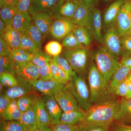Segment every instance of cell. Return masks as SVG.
Here are the masks:
<instances>
[{"mask_svg":"<svg viewBox=\"0 0 131 131\" xmlns=\"http://www.w3.org/2000/svg\"><path fill=\"white\" fill-rule=\"evenodd\" d=\"M131 0H125L117 18L115 27L121 37L126 35L131 26Z\"/></svg>","mask_w":131,"mask_h":131,"instance_id":"8","label":"cell"},{"mask_svg":"<svg viewBox=\"0 0 131 131\" xmlns=\"http://www.w3.org/2000/svg\"><path fill=\"white\" fill-rule=\"evenodd\" d=\"M95 60L96 67L108 86L113 75L119 67L120 61L104 47H100L96 51Z\"/></svg>","mask_w":131,"mask_h":131,"instance_id":"3","label":"cell"},{"mask_svg":"<svg viewBox=\"0 0 131 131\" xmlns=\"http://www.w3.org/2000/svg\"><path fill=\"white\" fill-rule=\"evenodd\" d=\"M18 121L29 130H32L38 126L37 115L34 104L28 110L22 113Z\"/></svg>","mask_w":131,"mask_h":131,"instance_id":"27","label":"cell"},{"mask_svg":"<svg viewBox=\"0 0 131 131\" xmlns=\"http://www.w3.org/2000/svg\"><path fill=\"white\" fill-rule=\"evenodd\" d=\"M79 3V0H62L53 13L54 18L72 19Z\"/></svg>","mask_w":131,"mask_h":131,"instance_id":"18","label":"cell"},{"mask_svg":"<svg viewBox=\"0 0 131 131\" xmlns=\"http://www.w3.org/2000/svg\"><path fill=\"white\" fill-rule=\"evenodd\" d=\"M131 73V68L120 64L119 68L113 75L107 90V96L114 95L117 86L125 80Z\"/></svg>","mask_w":131,"mask_h":131,"instance_id":"15","label":"cell"},{"mask_svg":"<svg viewBox=\"0 0 131 131\" xmlns=\"http://www.w3.org/2000/svg\"><path fill=\"white\" fill-rule=\"evenodd\" d=\"M30 15L28 12L18 11L13 19L12 27L22 33L32 23Z\"/></svg>","mask_w":131,"mask_h":131,"instance_id":"24","label":"cell"},{"mask_svg":"<svg viewBox=\"0 0 131 131\" xmlns=\"http://www.w3.org/2000/svg\"><path fill=\"white\" fill-rule=\"evenodd\" d=\"M51 127H50L37 126L32 131H52Z\"/></svg>","mask_w":131,"mask_h":131,"instance_id":"52","label":"cell"},{"mask_svg":"<svg viewBox=\"0 0 131 131\" xmlns=\"http://www.w3.org/2000/svg\"><path fill=\"white\" fill-rule=\"evenodd\" d=\"M126 98H131V92L127 95Z\"/></svg>","mask_w":131,"mask_h":131,"instance_id":"58","label":"cell"},{"mask_svg":"<svg viewBox=\"0 0 131 131\" xmlns=\"http://www.w3.org/2000/svg\"><path fill=\"white\" fill-rule=\"evenodd\" d=\"M88 81L91 103H98L108 97L107 95V86L96 64L93 63L90 67Z\"/></svg>","mask_w":131,"mask_h":131,"instance_id":"4","label":"cell"},{"mask_svg":"<svg viewBox=\"0 0 131 131\" xmlns=\"http://www.w3.org/2000/svg\"><path fill=\"white\" fill-rule=\"evenodd\" d=\"M52 59L47 53L41 50H38L31 54V62L38 68L44 66L46 64L50 63Z\"/></svg>","mask_w":131,"mask_h":131,"instance_id":"33","label":"cell"},{"mask_svg":"<svg viewBox=\"0 0 131 131\" xmlns=\"http://www.w3.org/2000/svg\"><path fill=\"white\" fill-rule=\"evenodd\" d=\"M73 32L78 41L84 47L88 48L91 45L92 42V34L88 28L77 26Z\"/></svg>","mask_w":131,"mask_h":131,"instance_id":"26","label":"cell"},{"mask_svg":"<svg viewBox=\"0 0 131 131\" xmlns=\"http://www.w3.org/2000/svg\"><path fill=\"white\" fill-rule=\"evenodd\" d=\"M22 34L16 30L12 26L6 27V30L1 37L8 46L11 50L20 47Z\"/></svg>","mask_w":131,"mask_h":131,"instance_id":"22","label":"cell"},{"mask_svg":"<svg viewBox=\"0 0 131 131\" xmlns=\"http://www.w3.org/2000/svg\"><path fill=\"white\" fill-rule=\"evenodd\" d=\"M128 93V82L127 78L117 86L115 90L114 95L126 98Z\"/></svg>","mask_w":131,"mask_h":131,"instance_id":"42","label":"cell"},{"mask_svg":"<svg viewBox=\"0 0 131 131\" xmlns=\"http://www.w3.org/2000/svg\"><path fill=\"white\" fill-rule=\"evenodd\" d=\"M45 50L49 56H57L62 52V46L58 41H50L45 46Z\"/></svg>","mask_w":131,"mask_h":131,"instance_id":"38","label":"cell"},{"mask_svg":"<svg viewBox=\"0 0 131 131\" xmlns=\"http://www.w3.org/2000/svg\"><path fill=\"white\" fill-rule=\"evenodd\" d=\"M39 69L31 62L15 63V71L16 77L30 83L39 78Z\"/></svg>","mask_w":131,"mask_h":131,"instance_id":"9","label":"cell"},{"mask_svg":"<svg viewBox=\"0 0 131 131\" xmlns=\"http://www.w3.org/2000/svg\"><path fill=\"white\" fill-rule=\"evenodd\" d=\"M103 41L104 47L114 56L118 58L122 55L121 37L116 27H112L108 29L103 37Z\"/></svg>","mask_w":131,"mask_h":131,"instance_id":"7","label":"cell"},{"mask_svg":"<svg viewBox=\"0 0 131 131\" xmlns=\"http://www.w3.org/2000/svg\"><path fill=\"white\" fill-rule=\"evenodd\" d=\"M12 50L8 47L5 40L0 38V56H9Z\"/></svg>","mask_w":131,"mask_h":131,"instance_id":"47","label":"cell"},{"mask_svg":"<svg viewBox=\"0 0 131 131\" xmlns=\"http://www.w3.org/2000/svg\"><path fill=\"white\" fill-rule=\"evenodd\" d=\"M53 96L63 112L82 108L73 95L64 89L57 92Z\"/></svg>","mask_w":131,"mask_h":131,"instance_id":"11","label":"cell"},{"mask_svg":"<svg viewBox=\"0 0 131 131\" xmlns=\"http://www.w3.org/2000/svg\"><path fill=\"white\" fill-rule=\"evenodd\" d=\"M26 131H32L31 130H29V129H28V130H27Z\"/></svg>","mask_w":131,"mask_h":131,"instance_id":"60","label":"cell"},{"mask_svg":"<svg viewBox=\"0 0 131 131\" xmlns=\"http://www.w3.org/2000/svg\"><path fill=\"white\" fill-rule=\"evenodd\" d=\"M104 1H111V0H104Z\"/></svg>","mask_w":131,"mask_h":131,"instance_id":"59","label":"cell"},{"mask_svg":"<svg viewBox=\"0 0 131 131\" xmlns=\"http://www.w3.org/2000/svg\"><path fill=\"white\" fill-rule=\"evenodd\" d=\"M9 56L15 64L30 62L31 58V54L19 48L12 50Z\"/></svg>","mask_w":131,"mask_h":131,"instance_id":"32","label":"cell"},{"mask_svg":"<svg viewBox=\"0 0 131 131\" xmlns=\"http://www.w3.org/2000/svg\"><path fill=\"white\" fill-rule=\"evenodd\" d=\"M92 8L79 0V4L71 20L77 26L85 27L89 30Z\"/></svg>","mask_w":131,"mask_h":131,"instance_id":"12","label":"cell"},{"mask_svg":"<svg viewBox=\"0 0 131 131\" xmlns=\"http://www.w3.org/2000/svg\"><path fill=\"white\" fill-rule=\"evenodd\" d=\"M6 25L2 19H0V34L1 36L3 34L6 30Z\"/></svg>","mask_w":131,"mask_h":131,"instance_id":"53","label":"cell"},{"mask_svg":"<svg viewBox=\"0 0 131 131\" xmlns=\"http://www.w3.org/2000/svg\"><path fill=\"white\" fill-rule=\"evenodd\" d=\"M90 8H93V6L95 0H80Z\"/></svg>","mask_w":131,"mask_h":131,"instance_id":"54","label":"cell"},{"mask_svg":"<svg viewBox=\"0 0 131 131\" xmlns=\"http://www.w3.org/2000/svg\"><path fill=\"white\" fill-rule=\"evenodd\" d=\"M114 121L119 124L131 125V98H122Z\"/></svg>","mask_w":131,"mask_h":131,"instance_id":"16","label":"cell"},{"mask_svg":"<svg viewBox=\"0 0 131 131\" xmlns=\"http://www.w3.org/2000/svg\"><path fill=\"white\" fill-rule=\"evenodd\" d=\"M82 131H110V126H96L91 127Z\"/></svg>","mask_w":131,"mask_h":131,"instance_id":"50","label":"cell"},{"mask_svg":"<svg viewBox=\"0 0 131 131\" xmlns=\"http://www.w3.org/2000/svg\"><path fill=\"white\" fill-rule=\"evenodd\" d=\"M122 58L120 61V64L131 68V52H122Z\"/></svg>","mask_w":131,"mask_h":131,"instance_id":"48","label":"cell"},{"mask_svg":"<svg viewBox=\"0 0 131 131\" xmlns=\"http://www.w3.org/2000/svg\"><path fill=\"white\" fill-rule=\"evenodd\" d=\"M126 34L131 35V26L130 27V28H129V30L128 31H127Z\"/></svg>","mask_w":131,"mask_h":131,"instance_id":"56","label":"cell"},{"mask_svg":"<svg viewBox=\"0 0 131 131\" xmlns=\"http://www.w3.org/2000/svg\"><path fill=\"white\" fill-rule=\"evenodd\" d=\"M85 115L86 111L82 108L66 112H63L59 123L77 125L84 120Z\"/></svg>","mask_w":131,"mask_h":131,"instance_id":"23","label":"cell"},{"mask_svg":"<svg viewBox=\"0 0 131 131\" xmlns=\"http://www.w3.org/2000/svg\"><path fill=\"white\" fill-rule=\"evenodd\" d=\"M127 80L128 82V91H129L128 94H129V93L131 92V73L127 78Z\"/></svg>","mask_w":131,"mask_h":131,"instance_id":"55","label":"cell"},{"mask_svg":"<svg viewBox=\"0 0 131 131\" xmlns=\"http://www.w3.org/2000/svg\"><path fill=\"white\" fill-rule=\"evenodd\" d=\"M69 61L73 69L77 74L84 73L88 62V50L86 47L68 49L63 51V56Z\"/></svg>","mask_w":131,"mask_h":131,"instance_id":"5","label":"cell"},{"mask_svg":"<svg viewBox=\"0 0 131 131\" xmlns=\"http://www.w3.org/2000/svg\"><path fill=\"white\" fill-rule=\"evenodd\" d=\"M122 47L124 51L131 52V35L126 34L121 37Z\"/></svg>","mask_w":131,"mask_h":131,"instance_id":"45","label":"cell"},{"mask_svg":"<svg viewBox=\"0 0 131 131\" xmlns=\"http://www.w3.org/2000/svg\"><path fill=\"white\" fill-rule=\"evenodd\" d=\"M18 0H0V7L3 6H16Z\"/></svg>","mask_w":131,"mask_h":131,"instance_id":"51","label":"cell"},{"mask_svg":"<svg viewBox=\"0 0 131 131\" xmlns=\"http://www.w3.org/2000/svg\"><path fill=\"white\" fill-rule=\"evenodd\" d=\"M72 77V80L64 89L74 97L80 107L86 111L91 105L89 87L84 78L76 73Z\"/></svg>","mask_w":131,"mask_h":131,"instance_id":"2","label":"cell"},{"mask_svg":"<svg viewBox=\"0 0 131 131\" xmlns=\"http://www.w3.org/2000/svg\"><path fill=\"white\" fill-rule=\"evenodd\" d=\"M27 127L18 121L1 120L0 131H26Z\"/></svg>","mask_w":131,"mask_h":131,"instance_id":"34","label":"cell"},{"mask_svg":"<svg viewBox=\"0 0 131 131\" xmlns=\"http://www.w3.org/2000/svg\"><path fill=\"white\" fill-rule=\"evenodd\" d=\"M52 59L62 70L70 74L71 76L76 73L69 61L63 56H62L59 55L57 56L53 57Z\"/></svg>","mask_w":131,"mask_h":131,"instance_id":"37","label":"cell"},{"mask_svg":"<svg viewBox=\"0 0 131 131\" xmlns=\"http://www.w3.org/2000/svg\"><path fill=\"white\" fill-rule=\"evenodd\" d=\"M11 100L5 94H1L0 96V115H1L7 107Z\"/></svg>","mask_w":131,"mask_h":131,"instance_id":"46","label":"cell"},{"mask_svg":"<svg viewBox=\"0 0 131 131\" xmlns=\"http://www.w3.org/2000/svg\"><path fill=\"white\" fill-rule=\"evenodd\" d=\"M45 106L51 119L52 126L59 123L62 110L52 95H44L43 97Z\"/></svg>","mask_w":131,"mask_h":131,"instance_id":"17","label":"cell"},{"mask_svg":"<svg viewBox=\"0 0 131 131\" xmlns=\"http://www.w3.org/2000/svg\"><path fill=\"white\" fill-rule=\"evenodd\" d=\"M76 26L71 19L56 17L52 21L49 33L56 39H63L66 35L73 32Z\"/></svg>","mask_w":131,"mask_h":131,"instance_id":"6","label":"cell"},{"mask_svg":"<svg viewBox=\"0 0 131 131\" xmlns=\"http://www.w3.org/2000/svg\"><path fill=\"white\" fill-rule=\"evenodd\" d=\"M29 54H32L38 49L34 42L28 35L22 34L20 47Z\"/></svg>","mask_w":131,"mask_h":131,"instance_id":"36","label":"cell"},{"mask_svg":"<svg viewBox=\"0 0 131 131\" xmlns=\"http://www.w3.org/2000/svg\"><path fill=\"white\" fill-rule=\"evenodd\" d=\"M32 19L36 26L40 30L43 37L50 32V28L54 19L52 12H41L31 16Z\"/></svg>","mask_w":131,"mask_h":131,"instance_id":"13","label":"cell"},{"mask_svg":"<svg viewBox=\"0 0 131 131\" xmlns=\"http://www.w3.org/2000/svg\"><path fill=\"white\" fill-rule=\"evenodd\" d=\"M12 74L5 73L0 75V81L4 86L10 87L17 86L19 84L17 78Z\"/></svg>","mask_w":131,"mask_h":131,"instance_id":"40","label":"cell"},{"mask_svg":"<svg viewBox=\"0 0 131 131\" xmlns=\"http://www.w3.org/2000/svg\"><path fill=\"white\" fill-rule=\"evenodd\" d=\"M21 34L28 35L34 42L38 50H41L43 34L34 23H31Z\"/></svg>","mask_w":131,"mask_h":131,"instance_id":"30","label":"cell"},{"mask_svg":"<svg viewBox=\"0 0 131 131\" xmlns=\"http://www.w3.org/2000/svg\"><path fill=\"white\" fill-rule=\"evenodd\" d=\"M34 105L37 115L38 126L51 127L52 124L51 119L45 106L43 97L38 98Z\"/></svg>","mask_w":131,"mask_h":131,"instance_id":"21","label":"cell"},{"mask_svg":"<svg viewBox=\"0 0 131 131\" xmlns=\"http://www.w3.org/2000/svg\"><path fill=\"white\" fill-rule=\"evenodd\" d=\"M22 113L17 106L16 100H11L1 117L2 119L6 121H19Z\"/></svg>","mask_w":131,"mask_h":131,"instance_id":"28","label":"cell"},{"mask_svg":"<svg viewBox=\"0 0 131 131\" xmlns=\"http://www.w3.org/2000/svg\"><path fill=\"white\" fill-rule=\"evenodd\" d=\"M31 0H18L16 6L18 11L28 12L30 7Z\"/></svg>","mask_w":131,"mask_h":131,"instance_id":"44","label":"cell"},{"mask_svg":"<svg viewBox=\"0 0 131 131\" xmlns=\"http://www.w3.org/2000/svg\"><path fill=\"white\" fill-rule=\"evenodd\" d=\"M4 87V86L1 83L0 84V91H1H1H2L3 89V87Z\"/></svg>","mask_w":131,"mask_h":131,"instance_id":"57","label":"cell"},{"mask_svg":"<svg viewBox=\"0 0 131 131\" xmlns=\"http://www.w3.org/2000/svg\"><path fill=\"white\" fill-rule=\"evenodd\" d=\"M40 97L33 90L30 93L16 100L17 106L21 113L25 112L31 107L35 101Z\"/></svg>","mask_w":131,"mask_h":131,"instance_id":"29","label":"cell"},{"mask_svg":"<svg viewBox=\"0 0 131 131\" xmlns=\"http://www.w3.org/2000/svg\"><path fill=\"white\" fill-rule=\"evenodd\" d=\"M39 78L44 80H54L51 70L50 62L39 69Z\"/></svg>","mask_w":131,"mask_h":131,"instance_id":"41","label":"cell"},{"mask_svg":"<svg viewBox=\"0 0 131 131\" xmlns=\"http://www.w3.org/2000/svg\"><path fill=\"white\" fill-rule=\"evenodd\" d=\"M18 12L16 6H5L1 8V19L5 22L6 27L12 26L13 19Z\"/></svg>","mask_w":131,"mask_h":131,"instance_id":"31","label":"cell"},{"mask_svg":"<svg viewBox=\"0 0 131 131\" xmlns=\"http://www.w3.org/2000/svg\"><path fill=\"white\" fill-rule=\"evenodd\" d=\"M52 131H81L78 125L59 123L51 127Z\"/></svg>","mask_w":131,"mask_h":131,"instance_id":"43","label":"cell"},{"mask_svg":"<svg viewBox=\"0 0 131 131\" xmlns=\"http://www.w3.org/2000/svg\"><path fill=\"white\" fill-rule=\"evenodd\" d=\"M102 19L100 10L96 8L91 9L89 30L98 42L103 41L102 34Z\"/></svg>","mask_w":131,"mask_h":131,"instance_id":"19","label":"cell"},{"mask_svg":"<svg viewBox=\"0 0 131 131\" xmlns=\"http://www.w3.org/2000/svg\"><path fill=\"white\" fill-rule=\"evenodd\" d=\"M18 85L10 87L5 91V94L11 100H16L30 93L33 89L28 82L17 78Z\"/></svg>","mask_w":131,"mask_h":131,"instance_id":"20","label":"cell"},{"mask_svg":"<svg viewBox=\"0 0 131 131\" xmlns=\"http://www.w3.org/2000/svg\"><path fill=\"white\" fill-rule=\"evenodd\" d=\"M125 0H117L108 8L103 16V21L106 25L114 23Z\"/></svg>","mask_w":131,"mask_h":131,"instance_id":"25","label":"cell"},{"mask_svg":"<svg viewBox=\"0 0 131 131\" xmlns=\"http://www.w3.org/2000/svg\"><path fill=\"white\" fill-rule=\"evenodd\" d=\"M29 83L33 89L45 95H54L57 92L64 89L65 86V84L54 80H44L39 79Z\"/></svg>","mask_w":131,"mask_h":131,"instance_id":"10","label":"cell"},{"mask_svg":"<svg viewBox=\"0 0 131 131\" xmlns=\"http://www.w3.org/2000/svg\"><path fill=\"white\" fill-rule=\"evenodd\" d=\"M62 0H31L28 13L32 16L41 12L54 13Z\"/></svg>","mask_w":131,"mask_h":131,"instance_id":"14","label":"cell"},{"mask_svg":"<svg viewBox=\"0 0 131 131\" xmlns=\"http://www.w3.org/2000/svg\"><path fill=\"white\" fill-rule=\"evenodd\" d=\"M15 67V63L9 56H0V75L8 73L16 77Z\"/></svg>","mask_w":131,"mask_h":131,"instance_id":"35","label":"cell"},{"mask_svg":"<svg viewBox=\"0 0 131 131\" xmlns=\"http://www.w3.org/2000/svg\"></svg>","mask_w":131,"mask_h":131,"instance_id":"61","label":"cell"},{"mask_svg":"<svg viewBox=\"0 0 131 131\" xmlns=\"http://www.w3.org/2000/svg\"><path fill=\"white\" fill-rule=\"evenodd\" d=\"M62 45L68 49L84 47L78 41L73 32L69 34L64 38L62 41Z\"/></svg>","mask_w":131,"mask_h":131,"instance_id":"39","label":"cell"},{"mask_svg":"<svg viewBox=\"0 0 131 131\" xmlns=\"http://www.w3.org/2000/svg\"><path fill=\"white\" fill-rule=\"evenodd\" d=\"M110 131H131V125L117 123L110 129Z\"/></svg>","mask_w":131,"mask_h":131,"instance_id":"49","label":"cell"},{"mask_svg":"<svg viewBox=\"0 0 131 131\" xmlns=\"http://www.w3.org/2000/svg\"><path fill=\"white\" fill-rule=\"evenodd\" d=\"M119 103V101L108 96L91 105L86 111L84 120L77 125L81 131L91 127L111 126L114 121Z\"/></svg>","mask_w":131,"mask_h":131,"instance_id":"1","label":"cell"}]
</instances>
